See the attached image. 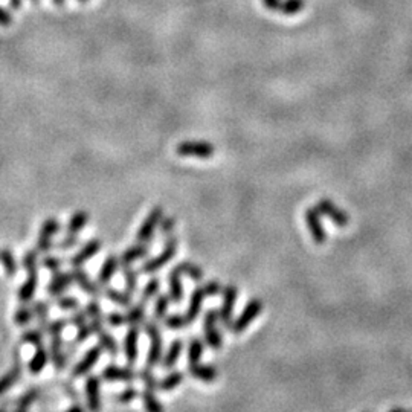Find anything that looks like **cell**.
<instances>
[{"mask_svg":"<svg viewBox=\"0 0 412 412\" xmlns=\"http://www.w3.org/2000/svg\"><path fill=\"white\" fill-rule=\"evenodd\" d=\"M23 267L28 274L26 281L19 287V301L20 304H30L35 295L39 286V252L37 249L28 251L23 255Z\"/></svg>","mask_w":412,"mask_h":412,"instance_id":"1","label":"cell"},{"mask_svg":"<svg viewBox=\"0 0 412 412\" xmlns=\"http://www.w3.org/2000/svg\"><path fill=\"white\" fill-rule=\"evenodd\" d=\"M68 319H56L48 327V335L51 336V348H49V356L56 371H63L68 365V354L63 345V331L68 327Z\"/></svg>","mask_w":412,"mask_h":412,"instance_id":"2","label":"cell"},{"mask_svg":"<svg viewBox=\"0 0 412 412\" xmlns=\"http://www.w3.org/2000/svg\"><path fill=\"white\" fill-rule=\"evenodd\" d=\"M222 292H223V286H222V282L217 280L206 282L205 286L196 287L193 290V293H191V296H189L188 309H187V311H185V318H187L188 324L191 325L193 322H196V319L198 318V315H200L202 304L205 301V298L216 296Z\"/></svg>","mask_w":412,"mask_h":412,"instance_id":"3","label":"cell"},{"mask_svg":"<svg viewBox=\"0 0 412 412\" xmlns=\"http://www.w3.org/2000/svg\"><path fill=\"white\" fill-rule=\"evenodd\" d=\"M177 246H179V238H177L174 234L168 236L162 252L158 255V257H153L150 260L144 261V265L141 266L139 272L145 274V275H152V274L159 272L162 267H165L168 262L174 258V255L177 252Z\"/></svg>","mask_w":412,"mask_h":412,"instance_id":"4","label":"cell"},{"mask_svg":"<svg viewBox=\"0 0 412 412\" xmlns=\"http://www.w3.org/2000/svg\"><path fill=\"white\" fill-rule=\"evenodd\" d=\"M262 309H265V304H262L260 298H252V300L246 304V307L241 310V313L234 319L229 330L234 335H241V333L246 331L247 327L261 315Z\"/></svg>","mask_w":412,"mask_h":412,"instance_id":"5","label":"cell"},{"mask_svg":"<svg viewBox=\"0 0 412 412\" xmlns=\"http://www.w3.org/2000/svg\"><path fill=\"white\" fill-rule=\"evenodd\" d=\"M176 153L182 158L211 159L216 154V147L208 141H182L177 144Z\"/></svg>","mask_w":412,"mask_h":412,"instance_id":"6","label":"cell"},{"mask_svg":"<svg viewBox=\"0 0 412 412\" xmlns=\"http://www.w3.org/2000/svg\"><path fill=\"white\" fill-rule=\"evenodd\" d=\"M145 333L150 338V350L147 354V367H156L161 364L162 356H163V339L159 325L156 321H148L144 324Z\"/></svg>","mask_w":412,"mask_h":412,"instance_id":"7","label":"cell"},{"mask_svg":"<svg viewBox=\"0 0 412 412\" xmlns=\"http://www.w3.org/2000/svg\"><path fill=\"white\" fill-rule=\"evenodd\" d=\"M217 321H218V311L214 309H209L203 316V335H205V342L212 350H220L223 345V336L220 330L217 329Z\"/></svg>","mask_w":412,"mask_h":412,"instance_id":"8","label":"cell"},{"mask_svg":"<svg viewBox=\"0 0 412 412\" xmlns=\"http://www.w3.org/2000/svg\"><path fill=\"white\" fill-rule=\"evenodd\" d=\"M61 231V223L55 217L46 218L43 223H41V228L39 232L37 245H35V249L39 254H48L55 246L52 241V237L56 236Z\"/></svg>","mask_w":412,"mask_h":412,"instance_id":"9","label":"cell"},{"mask_svg":"<svg viewBox=\"0 0 412 412\" xmlns=\"http://www.w3.org/2000/svg\"><path fill=\"white\" fill-rule=\"evenodd\" d=\"M223 300L222 305H220L218 310V321L223 324L226 329H231V324L234 321V309H236V302H237V296H238V289L234 284H229V286L223 287Z\"/></svg>","mask_w":412,"mask_h":412,"instance_id":"10","label":"cell"},{"mask_svg":"<svg viewBox=\"0 0 412 412\" xmlns=\"http://www.w3.org/2000/svg\"><path fill=\"white\" fill-rule=\"evenodd\" d=\"M163 214V208L161 205H156L154 208L148 212L147 217L144 218V222L141 223L139 229L136 232V241L138 243H148L154 236L156 228H159V223Z\"/></svg>","mask_w":412,"mask_h":412,"instance_id":"11","label":"cell"},{"mask_svg":"<svg viewBox=\"0 0 412 412\" xmlns=\"http://www.w3.org/2000/svg\"><path fill=\"white\" fill-rule=\"evenodd\" d=\"M321 217H322L321 212L318 211L316 206L305 209V214H304L305 225H307V229L310 232L311 240L315 241V245H319V246L324 245L327 238H329V236H327V232L324 229Z\"/></svg>","mask_w":412,"mask_h":412,"instance_id":"12","label":"cell"},{"mask_svg":"<svg viewBox=\"0 0 412 412\" xmlns=\"http://www.w3.org/2000/svg\"><path fill=\"white\" fill-rule=\"evenodd\" d=\"M316 208L319 212H321V216L331 220V222L336 226H339V228H345V226L350 223V217H348L347 212L344 209H340L335 202L330 200V198H322V200H319Z\"/></svg>","mask_w":412,"mask_h":412,"instance_id":"13","label":"cell"},{"mask_svg":"<svg viewBox=\"0 0 412 412\" xmlns=\"http://www.w3.org/2000/svg\"><path fill=\"white\" fill-rule=\"evenodd\" d=\"M101 353H103L101 345L90 347L86 351V354L83 356V359L78 360V364H75V367L72 368V378L80 379L83 375H86L90 369L96 365V362L99 360V358H101Z\"/></svg>","mask_w":412,"mask_h":412,"instance_id":"14","label":"cell"},{"mask_svg":"<svg viewBox=\"0 0 412 412\" xmlns=\"http://www.w3.org/2000/svg\"><path fill=\"white\" fill-rule=\"evenodd\" d=\"M269 11L282 14V16H295L305 6V0H261Z\"/></svg>","mask_w":412,"mask_h":412,"instance_id":"15","label":"cell"},{"mask_svg":"<svg viewBox=\"0 0 412 412\" xmlns=\"http://www.w3.org/2000/svg\"><path fill=\"white\" fill-rule=\"evenodd\" d=\"M84 391H86L87 408L92 411L101 409V379H99V375L89 374L86 383H84Z\"/></svg>","mask_w":412,"mask_h":412,"instance_id":"16","label":"cell"},{"mask_svg":"<svg viewBox=\"0 0 412 412\" xmlns=\"http://www.w3.org/2000/svg\"><path fill=\"white\" fill-rule=\"evenodd\" d=\"M101 378L107 382H127L132 383L133 380L139 379V373L134 371L132 367H118L107 365L103 368Z\"/></svg>","mask_w":412,"mask_h":412,"instance_id":"17","label":"cell"},{"mask_svg":"<svg viewBox=\"0 0 412 412\" xmlns=\"http://www.w3.org/2000/svg\"><path fill=\"white\" fill-rule=\"evenodd\" d=\"M70 274L74 276V282L83 290L84 293H87L92 298H98L103 295V290L99 287V284L92 281L89 274L86 271H83L81 267H72Z\"/></svg>","mask_w":412,"mask_h":412,"instance_id":"18","label":"cell"},{"mask_svg":"<svg viewBox=\"0 0 412 412\" xmlns=\"http://www.w3.org/2000/svg\"><path fill=\"white\" fill-rule=\"evenodd\" d=\"M103 241L99 238H92L86 245H84L80 251H78L72 258L69 260L72 267H81L84 262H87L90 258H94L95 255L101 251Z\"/></svg>","mask_w":412,"mask_h":412,"instance_id":"19","label":"cell"},{"mask_svg":"<svg viewBox=\"0 0 412 412\" xmlns=\"http://www.w3.org/2000/svg\"><path fill=\"white\" fill-rule=\"evenodd\" d=\"M139 329L138 325H130V329L127 330L125 338H124V353H125V359L127 364L133 367L138 360V354H139Z\"/></svg>","mask_w":412,"mask_h":412,"instance_id":"20","label":"cell"},{"mask_svg":"<svg viewBox=\"0 0 412 412\" xmlns=\"http://www.w3.org/2000/svg\"><path fill=\"white\" fill-rule=\"evenodd\" d=\"M89 316L86 313V310H78L76 313L70 318V324H74L76 327V338H75V342L76 344H81V342H86V340L94 335V330H92L90 322L87 321Z\"/></svg>","mask_w":412,"mask_h":412,"instance_id":"21","label":"cell"},{"mask_svg":"<svg viewBox=\"0 0 412 412\" xmlns=\"http://www.w3.org/2000/svg\"><path fill=\"white\" fill-rule=\"evenodd\" d=\"M182 272L179 267L174 266L168 274V287H169V298H172L173 304H181L183 301V282H182Z\"/></svg>","mask_w":412,"mask_h":412,"instance_id":"22","label":"cell"},{"mask_svg":"<svg viewBox=\"0 0 412 412\" xmlns=\"http://www.w3.org/2000/svg\"><path fill=\"white\" fill-rule=\"evenodd\" d=\"M74 282V276L70 272H54L52 280L48 284V293L51 296H59L70 287Z\"/></svg>","mask_w":412,"mask_h":412,"instance_id":"23","label":"cell"},{"mask_svg":"<svg viewBox=\"0 0 412 412\" xmlns=\"http://www.w3.org/2000/svg\"><path fill=\"white\" fill-rule=\"evenodd\" d=\"M119 267V258L116 255L110 254L109 257H105L103 261V266L98 272V284L99 286H107V284L112 281L113 275L116 274Z\"/></svg>","mask_w":412,"mask_h":412,"instance_id":"24","label":"cell"},{"mask_svg":"<svg viewBox=\"0 0 412 412\" xmlns=\"http://www.w3.org/2000/svg\"><path fill=\"white\" fill-rule=\"evenodd\" d=\"M188 373L191 374V378L193 379L205 382V383H211V382L217 380V378H218V371L216 367L202 365L200 362L196 365H188Z\"/></svg>","mask_w":412,"mask_h":412,"instance_id":"25","label":"cell"},{"mask_svg":"<svg viewBox=\"0 0 412 412\" xmlns=\"http://www.w3.org/2000/svg\"><path fill=\"white\" fill-rule=\"evenodd\" d=\"M148 252H150V245H147V243H138L134 246L127 247V249L121 254L119 266L121 265H133L136 260L147 257Z\"/></svg>","mask_w":412,"mask_h":412,"instance_id":"26","label":"cell"},{"mask_svg":"<svg viewBox=\"0 0 412 412\" xmlns=\"http://www.w3.org/2000/svg\"><path fill=\"white\" fill-rule=\"evenodd\" d=\"M86 313L90 319V327L94 333H99L101 330H104V321L105 318L103 315V309L101 305L96 300H92L86 304Z\"/></svg>","mask_w":412,"mask_h":412,"instance_id":"27","label":"cell"},{"mask_svg":"<svg viewBox=\"0 0 412 412\" xmlns=\"http://www.w3.org/2000/svg\"><path fill=\"white\" fill-rule=\"evenodd\" d=\"M182 351H183V340L182 339H174L172 342V345L168 347L167 353L162 356L161 367L163 369H172L177 364V360L181 359Z\"/></svg>","mask_w":412,"mask_h":412,"instance_id":"28","label":"cell"},{"mask_svg":"<svg viewBox=\"0 0 412 412\" xmlns=\"http://www.w3.org/2000/svg\"><path fill=\"white\" fill-rule=\"evenodd\" d=\"M49 359H51V356H49V351L46 350L43 344L35 347V353L31 358L30 364H28V369H30V373L32 374H40L46 368Z\"/></svg>","mask_w":412,"mask_h":412,"instance_id":"29","label":"cell"},{"mask_svg":"<svg viewBox=\"0 0 412 412\" xmlns=\"http://www.w3.org/2000/svg\"><path fill=\"white\" fill-rule=\"evenodd\" d=\"M89 212L87 211H76L72 214V217L69 218V222L66 225V232L68 234H78L86 228L89 223Z\"/></svg>","mask_w":412,"mask_h":412,"instance_id":"30","label":"cell"},{"mask_svg":"<svg viewBox=\"0 0 412 412\" xmlns=\"http://www.w3.org/2000/svg\"><path fill=\"white\" fill-rule=\"evenodd\" d=\"M105 298H109V300L119 305V307H124V309H129L133 305V295H130L129 292H121V290L115 289V287H107L104 292Z\"/></svg>","mask_w":412,"mask_h":412,"instance_id":"31","label":"cell"},{"mask_svg":"<svg viewBox=\"0 0 412 412\" xmlns=\"http://www.w3.org/2000/svg\"><path fill=\"white\" fill-rule=\"evenodd\" d=\"M185 380V373L183 371H173L168 375H165L162 380L158 382V391L161 393H172L181 383Z\"/></svg>","mask_w":412,"mask_h":412,"instance_id":"32","label":"cell"},{"mask_svg":"<svg viewBox=\"0 0 412 412\" xmlns=\"http://www.w3.org/2000/svg\"><path fill=\"white\" fill-rule=\"evenodd\" d=\"M20 375H22V367H20V362L17 360L11 371H8L0 378V397H2L6 391H10V388L16 385L17 380L20 379Z\"/></svg>","mask_w":412,"mask_h":412,"instance_id":"33","label":"cell"},{"mask_svg":"<svg viewBox=\"0 0 412 412\" xmlns=\"http://www.w3.org/2000/svg\"><path fill=\"white\" fill-rule=\"evenodd\" d=\"M41 395V388L40 387H32L19 397V400L16 402V409L17 411H26L31 408V404H34L40 399Z\"/></svg>","mask_w":412,"mask_h":412,"instance_id":"34","label":"cell"},{"mask_svg":"<svg viewBox=\"0 0 412 412\" xmlns=\"http://www.w3.org/2000/svg\"><path fill=\"white\" fill-rule=\"evenodd\" d=\"M205 351L203 340L198 336H193L188 344V365H196L202 360Z\"/></svg>","mask_w":412,"mask_h":412,"instance_id":"35","label":"cell"},{"mask_svg":"<svg viewBox=\"0 0 412 412\" xmlns=\"http://www.w3.org/2000/svg\"><path fill=\"white\" fill-rule=\"evenodd\" d=\"M145 302H139L136 305H132V307H129V310H127L125 313V324L129 325H141L144 324L145 321V313H147V309H145Z\"/></svg>","mask_w":412,"mask_h":412,"instance_id":"36","label":"cell"},{"mask_svg":"<svg viewBox=\"0 0 412 412\" xmlns=\"http://www.w3.org/2000/svg\"><path fill=\"white\" fill-rule=\"evenodd\" d=\"M96 335H98L99 345H101L103 350L107 351V354H110L112 358H116L119 354V347H118L115 336L110 335V333L105 330H101L99 333H96Z\"/></svg>","mask_w":412,"mask_h":412,"instance_id":"37","label":"cell"},{"mask_svg":"<svg viewBox=\"0 0 412 412\" xmlns=\"http://www.w3.org/2000/svg\"><path fill=\"white\" fill-rule=\"evenodd\" d=\"M32 310H34V316L37 318L40 329L43 333H48V327H49V304L45 301H35L32 304Z\"/></svg>","mask_w":412,"mask_h":412,"instance_id":"38","label":"cell"},{"mask_svg":"<svg viewBox=\"0 0 412 412\" xmlns=\"http://www.w3.org/2000/svg\"><path fill=\"white\" fill-rule=\"evenodd\" d=\"M169 302H172V298L169 295H158L156 296V301L153 305V321H163L165 316L168 315Z\"/></svg>","mask_w":412,"mask_h":412,"instance_id":"39","label":"cell"},{"mask_svg":"<svg viewBox=\"0 0 412 412\" xmlns=\"http://www.w3.org/2000/svg\"><path fill=\"white\" fill-rule=\"evenodd\" d=\"M141 399L142 403H144V408L150 412H161L163 411L162 403L159 402L158 395H156V389L152 388H144V391L141 393Z\"/></svg>","mask_w":412,"mask_h":412,"instance_id":"40","label":"cell"},{"mask_svg":"<svg viewBox=\"0 0 412 412\" xmlns=\"http://www.w3.org/2000/svg\"><path fill=\"white\" fill-rule=\"evenodd\" d=\"M121 271L124 275V282H125V292L130 295H134L138 290V272L134 271L132 265H121Z\"/></svg>","mask_w":412,"mask_h":412,"instance_id":"41","label":"cell"},{"mask_svg":"<svg viewBox=\"0 0 412 412\" xmlns=\"http://www.w3.org/2000/svg\"><path fill=\"white\" fill-rule=\"evenodd\" d=\"M0 262H2L3 266V271L8 276H14L17 274V261L16 257H14V254L8 247H5V249H0Z\"/></svg>","mask_w":412,"mask_h":412,"instance_id":"42","label":"cell"},{"mask_svg":"<svg viewBox=\"0 0 412 412\" xmlns=\"http://www.w3.org/2000/svg\"><path fill=\"white\" fill-rule=\"evenodd\" d=\"M177 267H179V271L182 272V275H187L188 278H191L196 282H200L203 280V271L200 267H198L197 265H194V262H189V261H182L179 262V265H176Z\"/></svg>","mask_w":412,"mask_h":412,"instance_id":"43","label":"cell"},{"mask_svg":"<svg viewBox=\"0 0 412 412\" xmlns=\"http://www.w3.org/2000/svg\"><path fill=\"white\" fill-rule=\"evenodd\" d=\"M159 290H161V280L159 278H152L148 281L144 289H142L141 292V302H148L150 300H153L154 296L159 295Z\"/></svg>","mask_w":412,"mask_h":412,"instance_id":"44","label":"cell"},{"mask_svg":"<svg viewBox=\"0 0 412 412\" xmlns=\"http://www.w3.org/2000/svg\"><path fill=\"white\" fill-rule=\"evenodd\" d=\"M163 325H165L168 330H173V331L185 330V329H188V327H189L185 315H179V313L165 316V319H163Z\"/></svg>","mask_w":412,"mask_h":412,"instance_id":"45","label":"cell"},{"mask_svg":"<svg viewBox=\"0 0 412 412\" xmlns=\"http://www.w3.org/2000/svg\"><path fill=\"white\" fill-rule=\"evenodd\" d=\"M34 318V310L32 307H28V304H20V307L14 313V322L17 325H28Z\"/></svg>","mask_w":412,"mask_h":412,"instance_id":"46","label":"cell"},{"mask_svg":"<svg viewBox=\"0 0 412 412\" xmlns=\"http://www.w3.org/2000/svg\"><path fill=\"white\" fill-rule=\"evenodd\" d=\"M20 342L39 347V345L43 344V331H41V330H28L22 335Z\"/></svg>","mask_w":412,"mask_h":412,"instance_id":"47","label":"cell"},{"mask_svg":"<svg viewBox=\"0 0 412 412\" xmlns=\"http://www.w3.org/2000/svg\"><path fill=\"white\" fill-rule=\"evenodd\" d=\"M141 395L139 391L134 388V387H127L124 391H121L119 394L115 395V399L118 403L121 404H129L132 402H134Z\"/></svg>","mask_w":412,"mask_h":412,"instance_id":"48","label":"cell"},{"mask_svg":"<svg viewBox=\"0 0 412 412\" xmlns=\"http://www.w3.org/2000/svg\"><path fill=\"white\" fill-rule=\"evenodd\" d=\"M139 379L144 382V385L147 388H152V389H158V380H156V375L153 374L152 368L147 367V368H142L139 371Z\"/></svg>","mask_w":412,"mask_h":412,"instance_id":"49","label":"cell"},{"mask_svg":"<svg viewBox=\"0 0 412 412\" xmlns=\"http://www.w3.org/2000/svg\"><path fill=\"white\" fill-rule=\"evenodd\" d=\"M41 267H45L46 271L49 272H59L61 266H63V260L59 258V257H52V255H46V257H43V260H41Z\"/></svg>","mask_w":412,"mask_h":412,"instance_id":"50","label":"cell"},{"mask_svg":"<svg viewBox=\"0 0 412 412\" xmlns=\"http://www.w3.org/2000/svg\"><path fill=\"white\" fill-rule=\"evenodd\" d=\"M176 229V218L173 216H163L159 223V231L163 237L172 236Z\"/></svg>","mask_w":412,"mask_h":412,"instance_id":"51","label":"cell"},{"mask_svg":"<svg viewBox=\"0 0 412 412\" xmlns=\"http://www.w3.org/2000/svg\"><path fill=\"white\" fill-rule=\"evenodd\" d=\"M56 307H60L61 310H76L78 305H80V301L75 296H61L55 301Z\"/></svg>","mask_w":412,"mask_h":412,"instance_id":"52","label":"cell"},{"mask_svg":"<svg viewBox=\"0 0 412 412\" xmlns=\"http://www.w3.org/2000/svg\"><path fill=\"white\" fill-rule=\"evenodd\" d=\"M78 241H80L78 234H66V236L63 237L55 246L61 251H69L70 247H75L78 245Z\"/></svg>","mask_w":412,"mask_h":412,"instance_id":"53","label":"cell"},{"mask_svg":"<svg viewBox=\"0 0 412 412\" xmlns=\"http://www.w3.org/2000/svg\"><path fill=\"white\" fill-rule=\"evenodd\" d=\"M105 321L110 327H123L125 325V313H119V311H110L105 318Z\"/></svg>","mask_w":412,"mask_h":412,"instance_id":"54","label":"cell"},{"mask_svg":"<svg viewBox=\"0 0 412 412\" xmlns=\"http://www.w3.org/2000/svg\"><path fill=\"white\" fill-rule=\"evenodd\" d=\"M11 23H12L11 12L6 11L5 8H2V6H0V26L6 28V26H11Z\"/></svg>","mask_w":412,"mask_h":412,"instance_id":"55","label":"cell"},{"mask_svg":"<svg viewBox=\"0 0 412 412\" xmlns=\"http://www.w3.org/2000/svg\"><path fill=\"white\" fill-rule=\"evenodd\" d=\"M22 5H23V0H10L11 10H19V8H22Z\"/></svg>","mask_w":412,"mask_h":412,"instance_id":"56","label":"cell"},{"mask_svg":"<svg viewBox=\"0 0 412 412\" xmlns=\"http://www.w3.org/2000/svg\"><path fill=\"white\" fill-rule=\"evenodd\" d=\"M65 2H66V0H54V3L59 5V6H63V5H65Z\"/></svg>","mask_w":412,"mask_h":412,"instance_id":"57","label":"cell"},{"mask_svg":"<svg viewBox=\"0 0 412 412\" xmlns=\"http://www.w3.org/2000/svg\"><path fill=\"white\" fill-rule=\"evenodd\" d=\"M31 2L35 3V5H39V3H40V0H31Z\"/></svg>","mask_w":412,"mask_h":412,"instance_id":"58","label":"cell"},{"mask_svg":"<svg viewBox=\"0 0 412 412\" xmlns=\"http://www.w3.org/2000/svg\"><path fill=\"white\" fill-rule=\"evenodd\" d=\"M78 2H81V3H86V2H89V0H78Z\"/></svg>","mask_w":412,"mask_h":412,"instance_id":"59","label":"cell"}]
</instances>
